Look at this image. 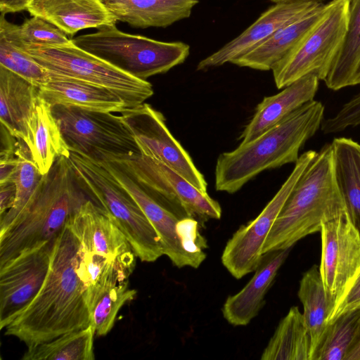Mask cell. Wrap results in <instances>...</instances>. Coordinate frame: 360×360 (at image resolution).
<instances>
[{
    "mask_svg": "<svg viewBox=\"0 0 360 360\" xmlns=\"http://www.w3.org/2000/svg\"><path fill=\"white\" fill-rule=\"evenodd\" d=\"M79 243L65 225L56 238L48 274L38 294L5 328L28 347L91 325L85 288L77 271Z\"/></svg>",
    "mask_w": 360,
    "mask_h": 360,
    "instance_id": "obj_1",
    "label": "cell"
},
{
    "mask_svg": "<svg viewBox=\"0 0 360 360\" xmlns=\"http://www.w3.org/2000/svg\"><path fill=\"white\" fill-rule=\"evenodd\" d=\"M324 105L310 101L253 140L217 158L214 186L217 191L234 193L266 169L295 163L304 143L321 128Z\"/></svg>",
    "mask_w": 360,
    "mask_h": 360,
    "instance_id": "obj_2",
    "label": "cell"
},
{
    "mask_svg": "<svg viewBox=\"0 0 360 360\" xmlns=\"http://www.w3.org/2000/svg\"><path fill=\"white\" fill-rule=\"evenodd\" d=\"M88 199L68 158L58 157L42 175L19 216L0 234V266L23 251L55 240L70 216Z\"/></svg>",
    "mask_w": 360,
    "mask_h": 360,
    "instance_id": "obj_3",
    "label": "cell"
},
{
    "mask_svg": "<svg viewBox=\"0 0 360 360\" xmlns=\"http://www.w3.org/2000/svg\"><path fill=\"white\" fill-rule=\"evenodd\" d=\"M346 212L334 175L333 149L326 143L303 172L274 221L262 255L291 248L322 224Z\"/></svg>",
    "mask_w": 360,
    "mask_h": 360,
    "instance_id": "obj_4",
    "label": "cell"
},
{
    "mask_svg": "<svg viewBox=\"0 0 360 360\" xmlns=\"http://www.w3.org/2000/svg\"><path fill=\"white\" fill-rule=\"evenodd\" d=\"M68 160L80 188L112 217L136 256L145 262L162 256V245L153 226L132 196L104 166L74 150H70Z\"/></svg>",
    "mask_w": 360,
    "mask_h": 360,
    "instance_id": "obj_5",
    "label": "cell"
},
{
    "mask_svg": "<svg viewBox=\"0 0 360 360\" xmlns=\"http://www.w3.org/2000/svg\"><path fill=\"white\" fill-rule=\"evenodd\" d=\"M83 50L141 79L168 72L183 63L190 46L165 42L119 30L115 25L72 39Z\"/></svg>",
    "mask_w": 360,
    "mask_h": 360,
    "instance_id": "obj_6",
    "label": "cell"
},
{
    "mask_svg": "<svg viewBox=\"0 0 360 360\" xmlns=\"http://www.w3.org/2000/svg\"><path fill=\"white\" fill-rule=\"evenodd\" d=\"M18 46L48 72L108 89L120 96L129 108L145 103L153 95V86L147 80L137 78L83 50L73 41L58 46Z\"/></svg>",
    "mask_w": 360,
    "mask_h": 360,
    "instance_id": "obj_7",
    "label": "cell"
},
{
    "mask_svg": "<svg viewBox=\"0 0 360 360\" xmlns=\"http://www.w3.org/2000/svg\"><path fill=\"white\" fill-rule=\"evenodd\" d=\"M351 0H330L323 15L302 40L272 68L278 89L309 74L323 81L338 56L346 32Z\"/></svg>",
    "mask_w": 360,
    "mask_h": 360,
    "instance_id": "obj_8",
    "label": "cell"
},
{
    "mask_svg": "<svg viewBox=\"0 0 360 360\" xmlns=\"http://www.w3.org/2000/svg\"><path fill=\"white\" fill-rule=\"evenodd\" d=\"M139 205L161 241L164 255L178 268H198L206 258L207 242L199 231L198 221L181 216L148 193L130 174L112 160L99 161Z\"/></svg>",
    "mask_w": 360,
    "mask_h": 360,
    "instance_id": "obj_9",
    "label": "cell"
},
{
    "mask_svg": "<svg viewBox=\"0 0 360 360\" xmlns=\"http://www.w3.org/2000/svg\"><path fill=\"white\" fill-rule=\"evenodd\" d=\"M103 160L115 162L153 197L176 213L202 221L221 218V208L217 201L160 162L140 153Z\"/></svg>",
    "mask_w": 360,
    "mask_h": 360,
    "instance_id": "obj_10",
    "label": "cell"
},
{
    "mask_svg": "<svg viewBox=\"0 0 360 360\" xmlns=\"http://www.w3.org/2000/svg\"><path fill=\"white\" fill-rule=\"evenodd\" d=\"M52 111L70 150L96 160L140 153L120 115L59 105Z\"/></svg>",
    "mask_w": 360,
    "mask_h": 360,
    "instance_id": "obj_11",
    "label": "cell"
},
{
    "mask_svg": "<svg viewBox=\"0 0 360 360\" xmlns=\"http://www.w3.org/2000/svg\"><path fill=\"white\" fill-rule=\"evenodd\" d=\"M317 153L310 150L300 155L287 179L259 215L242 225L226 243L221 255V262L236 279L255 271L259 266L263 257L262 246L274 221Z\"/></svg>",
    "mask_w": 360,
    "mask_h": 360,
    "instance_id": "obj_12",
    "label": "cell"
},
{
    "mask_svg": "<svg viewBox=\"0 0 360 360\" xmlns=\"http://www.w3.org/2000/svg\"><path fill=\"white\" fill-rule=\"evenodd\" d=\"M140 153L160 162L207 193V184L192 158L167 127L162 113L143 103L120 113Z\"/></svg>",
    "mask_w": 360,
    "mask_h": 360,
    "instance_id": "obj_13",
    "label": "cell"
},
{
    "mask_svg": "<svg viewBox=\"0 0 360 360\" xmlns=\"http://www.w3.org/2000/svg\"><path fill=\"white\" fill-rule=\"evenodd\" d=\"M321 233L319 269L328 298L329 316L360 269V235L347 212L324 222Z\"/></svg>",
    "mask_w": 360,
    "mask_h": 360,
    "instance_id": "obj_14",
    "label": "cell"
},
{
    "mask_svg": "<svg viewBox=\"0 0 360 360\" xmlns=\"http://www.w3.org/2000/svg\"><path fill=\"white\" fill-rule=\"evenodd\" d=\"M56 239L23 251L0 266L1 330L30 304L41 288Z\"/></svg>",
    "mask_w": 360,
    "mask_h": 360,
    "instance_id": "obj_15",
    "label": "cell"
},
{
    "mask_svg": "<svg viewBox=\"0 0 360 360\" xmlns=\"http://www.w3.org/2000/svg\"><path fill=\"white\" fill-rule=\"evenodd\" d=\"M323 3H278L269 8L245 30L212 54L200 60L198 70L219 67L245 55L284 25L317 9Z\"/></svg>",
    "mask_w": 360,
    "mask_h": 360,
    "instance_id": "obj_16",
    "label": "cell"
},
{
    "mask_svg": "<svg viewBox=\"0 0 360 360\" xmlns=\"http://www.w3.org/2000/svg\"><path fill=\"white\" fill-rule=\"evenodd\" d=\"M66 226L86 251L112 259L136 257L112 217L89 199L75 211Z\"/></svg>",
    "mask_w": 360,
    "mask_h": 360,
    "instance_id": "obj_17",
    "label": "cell"
},
{
    "mask_svg": "<svg viewBox=\"0 0 360 360\" xmlns=\"http://www.w3.org/2000/svg\"><path fill=\"white\" fill-rule=\"evenodd\" d=\"M27 11L70 36L85 29L114 26L117 21L103 0H31Z\"/></svg>",
    "mask_w": 360,
    "mask_h": 360,
    "instance_id": "obj_18",
    "label": "cell"
},
{
    "mask_svg": "<svg viewBox=\"0 0 360 360\" xmlns=\"http://www.w3.org/2000/svg\"><path fill=\"white\" fill-rule=\"evenodd\" d=\"M291 248L270 252L262 259L250 281L236 294L229 296L221 311L234 326H245L257 316L265 303V296Z\"/></svg>",
    "mask_w": 360,
    "mask_h": 360,
    "instance_id": "obj_19",
    "label": "cell"
},
{
    "mask_svg": "<svg viewBox=\"0 0 360 360\" xmlns=\"http://www.w3.org/2000/svg\"><path fill=\"white\" fill-rule=\"evenodd\" d=\"M49 75L48 82L39 88V94L51 106L59 105L110 113H121L129 108L120 96L108 89L56 74Z\"/></svg>",
    "mask_w": 360,
    "mask_h": 360,
    "instance_id": "obj_20",
    "label": "cell"
},
{
    "mask_svg": "<svg viewBox=\"0 0 360 360\" xmlns=\"http://www.w3.org/2000/svg\"><path fill=\"white\" fill-rule=\"evenodd\" d=\"M319 79L309 74L296 80L257 105L255 113L243 130L240 143L249 142L278 124L304 103L314 100Z\"/></svg>",
    "mask_w": 360,
    "mask_h": 360,
    "instance_id": "obj_21",
    "label": "cell"
},
{
    "mask_svg": "<svg viewBox=\"0 0 360 360\" xmlns=\"http://www.w3.org/2000/svg\"><path fill=\"white\" fill-rule=\"evenodd\" d=\"M22 141L42 175L49 172L58 157L70 156V149L53 113L52 106L39 94L27 120Z\"/></svg>",
    "mask_w": 360,
    "mask_h": 360,
    "instance_id": "obj_22",
    "label": "cell"
},
{
    "mask_svg": "<svg viewBox=\"0 0 360 360\" xmlns=\"http://www.w3.org/2000/svg\"><path fill=\"white\" fill-rule=\"evenodd\" d=\"M117 21L136 28L166 27L191 15L199 0H103Z\"/></svg>",
    "mask_w": 360,
    "mask_h": 360,
    "instance_id": "obj_23",
    "label": "cell"
},
{
    "mask_svg": "<svg viewBox=\"0 0 360 360\" xmlns=\"http://www.w3.org/2000/svg\"><path fill=\"white\" fill-rule=\"evenodd\" d=\"M325 4L314 12L276 30L267 39L231 63L257 70H270L283 58L321 18Z\"/></svg>",
    "mask_w": 360,
    "mask_h": 360,
    "instance_id": "obj_24",
    "label": "cell"
},
{
    "mask_svg": "<svg viewBox=\"0 0 360 360\" xmlns=\"http://www.w3.org/2000/svg\"><path fill=\"white\" fill-rule=\"evenodd\" d=\"M38 96V87L0 65L1 125L14 138L25 139Z\"/></svg>",
    "mask_w": 360,
    "mask_h": 360,
    "instance_id": "obj_25",
    "label": "cell"
},
{
    "mask_svg": "<svg viewBox=\"0 0 360 360\" xmlns=\"http://www.w3.org/2000/svg\"><path fill=\"white\" fill-rule=\"evenodd\" d=\"M331 145L336 184L346 212L360 235V143L339 137Z\"/></svg>",
    "mask_w": 360,
    "mask_h": 360,
    "instance_id": "obj_26",
    "label": "cell"
},
{
    "mask_svg": "<svg viewBox=\"0 0 360 360\" xmlns=\"http://www.w3.org/2000/svg\"><path fill=\"white\" fill-rule=\"evenodd\" d=\"M262 360H312L311 335L297 307H292L280 321Z\"/></svg>",
    "mask_w": 360,
    "mask_h": 360,
    "instance_id": "obj_27",
    "label": "cell"
},
{
    "mask_svg": "<svg viewBox=\"0 0 360 360\" xmlns=\"http://www.w3.org/2000/svg\"><path fill=\"white\" fill-rule=\"evenodd\" d=\"M323 82L333 91L360 84V0H351L342 47Z\"/></svg>",
    "mask_w": 360,
    "mask_h": 360,
    "instance_id": "obj_28",
    "label": "cell"
},
{
    "mask_svg": "<svg viewBox=\"0 0 360 360\" xmlns=\"http://www.w3.org/2000/svg\"><path fill=\"white\" fill-rule=\"evenodd\" d=\"M298 297L304 308V317L309 328L313 357L328 328V298L316 265L306 271L300 282Z\"/></svg>",
    "mask_w": 360,
    "mask_h": 360,
    "instance_id": "obj_29",
    "label": "cell"
},
{
    "mask_svg": "<svg viewBox=\"0 0 360 360\" xmlns=\"http://www.w3.org/2000/svg\"><path fill=\"white\" fill-rule=\"evenodd\" d=\"M92 326L63 334L49 342L28 347L23 360H94Z\"/></svg>",
    "mask_w": 360,
    "mask_h": 360,
    "instance_id": "obj_30",
    "label": "cell"
},
{
    "mask_svg": "<svg viewBox=\"0 0 360 360\" xmlns=\"http://www.w3.org/2000/svg\"><path fill=\"white\" fill-rule=\"evenodd\" d=\"M14 152L17 162L11 181L15 187V199L13 207L0 216V234L19 216L42 176L22 140L15 139Z\"/></svg>",
    "mask_w": 360,
    "mask_h": 360,
    "instance_id": "obj_31",
    "label": "cell"
},
{
    "mask_svg": "<svg viewBox=\"0 0 360 360\" xmlns=\"http://www.w3.org/2000/svg\"><path fill=\"white\" fill-rule=\"evenodd\" d=\"M1 13L0 34L23 46H58L69 44L72 39L60 28L38 16L25 20L20 25L8 22Z\"/></svg>",
    "mask_w": 360,
    "mask_h": 360,
    "instance_id": "obj_32",
    "label": "cell"
},
{
    "mask_svg": "<svg viewBox=\"0 0 360 360\" xmlns=\"http://www.w3.org/2000/svg\"><path fill=\"white\" fill-rule=\"evenodd\" d=\"M136 290L124 281L105 289L90 308L91 326L95 336L106 335L113 328L120 309L134 299Z\"/></svg>",
    "mask_w": 360,
    "mask_h": 360,
    "instance_id": "obj_33",
    "label": "cell"
},
{
    "mask_svg": "<svg viewBox=\"0 0 360 360\" xmlns=\"http://www.w3.org/2000/svg\"><path fill=\"white\" fill-rule=\"evenodd\" d=\"M360 321V309L348 311L328 324L313 360H345Z\"/></svg>",
    "mask_w": 360,
    "mask_h": 360,
    "instance_id": "obj_34",
    "label": "cell"
},
{
    "mask_svg": "<svg viewBox=\"0 0 360 360\" xmlns=\"http://www.w3.org/2000/svg\"><path fill=\"white\" fill-rule=\"evenodd\" d=\"M0 65L39 88L49 75L24 49L0 34Z\"/></svg>",
    "mask_w": 360,
    "mask_h": 360,
    "instance_id": "obj_35",
    "label": "cell"
},
{
    "mask_svg": "<svg viewBox=\"0 0 360 360\" xmlns=\"http://www.w3.org/2000/svg\"><path fill=\"white\" fill-rule=\"evenodd\" d=\"M360 124V92L344 103L332 117L323 119L321 130L325 134L340 132Z\"/></svg>",
    "mask_w": 360,
    "mask_h": 360,
    "instance_id": "obj_36",
    "label": "cell"
},
{
    "mask_svg": "<svg viewBox=\"0 0 360 360\" xmlns=\"http://www.w3.org/2000/svg\"><path fill=\"white\" fill-rule=\"evenodd\" d=\"M360 309V269L327 319L328 325L348 311Z\"/></svg>",
    "mask_w": 360,
    "mask_h": 360,
    "instance_id": "obj_37",
    "label": "cell"
},
{
    "mask_svg": "<svg viewBox=\"0 0 360 360\" xmlns=\"http://www.w3.org/2000/svg\"><path fill=\"white\" fill-rule=\"evenodd\" d=\"M15 199V187L12 181L0 184V216L9 210Z\"/></svg>",
    "mask_w": 360,
    "mask_h": 360,
    "instance_id": "obj_38",
    "label": "cell"
},
{
    "mask_svg": "<svg viewBox=\"0 0 360 360\" xmlns=\"http://www.w3.org/2000/svg\"><path fill=\"white\" fill-rule=\"evenodd\" d=\"M31 0H0L1 14L14 13L27 11Z\"/></svg>",
    "mask_w": 360,
    "mask_h": 360,
    "instance_id": "obj_39",
    "label": "cell"
},
{
    "mask_svg": "<svg viewBox=\"0 0 360 360\" xmlns=\"http://www.w3.org/2000/svg\"><path fill=\"white\" fill-rule=\"evenodd\" d=\"M345 360H360V321Z\"/></svg>",
    "mask_w": 360,
    "mask_h": 360,
    "instance_id": "obj_40",
    "label": "cell"
},
{
    "mask_svg": "<svg viewBox=\"0 0 360 360\" xmlns=\"http://www.w3.org/2000/svg\"><path fill=\"white\" fill-rule=\"evenodd\" d=\"M274 4L278 3H291V2H316L323 3L326 0H269Z\"/></svg>",
    "mask_w": 360,
    "mask_h": 360,
    "instance_id": "obj_41",
    "label": "cell"
}]
</instances>
